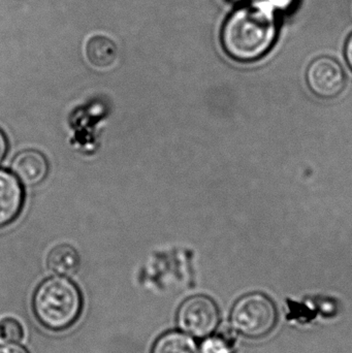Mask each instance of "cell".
Listing matches in <instances>:
<instances>
[{
  "label": "cell",
  "instance_id": "10",
  "mask_svg": "<svg viewBox=\"0 0 352 353\" xmlns=\"http://www.w3.org/2000/svg\"><path fill=\"white\" fill-rule=\"evenodd\" d=\"M151 353H200L198 344L188 334L169 332L155 341Z\"/></svg>",
  "mask_w": 352,
  "mask_h": 353
},
{
  "label": "cell",
  "instance_id": "5",
  "mask_svg": "<svg viewBox=\"0 0 352 353\" xmlns=\"http://www.w3.org/2000/svg\"><path fill=\"white\" fill-rule=\"evenodd\" d=\"M308 86L322 99L338 97L345 87V72L338 61L331 57H320L310 63L306 74Z\"/></svg>",
  "mask_w": 352,
  "mask_h": 353
},
{
  "label": "cell",
  "instance_id": "9",
  "mask_svg": "<svg viewBox=\"0 0 352 353\" xmlns=\"http://www.w3.org/2000/svg\"><path fill=\"white\" fill-rule=\"evenodd\" d=\"M47 265L56 275L63 277L74 275L80 268V255L70 245H59L50 251Z\"/></svg>",
  "mask_w": 352,
  "mask_h": 353
},
{
  "label": "cell",
  "instance_id": "14",
  "mask_svg": "<svg viewBox=\"0 0 352 353\" xmlns=\"http://www.w3.org/2000/svg\"><path fill=\"white\" fill-rule=\"evenodd\" d=\"M6 151H8V141L3 132L0 130V161L6 157Z\"/></svg>",
  "mask_w": 352,
  "mask_h": 353
},
{
  "label": "cell",
  "instance_id": "13",
  "mask_svg": "<svg viewBox=\"0 0 352 353\" xmlns=\"http://www.w3.org/2000/svg\"><path fill=\"white\" fill-rule=\"evenodd\" d=\"M0 353H29L22 346L17 343H6V345L0 346Z\"/></svg>",
  "mask_w": 352,
  "mask_h": 353
},
{
  "label": "cell",
  "instance_id": "7",
  "mask_svg": "<svg viewBox=\"0 0 352 353\" xmlns=\"http://www.w3.org/2000/svg\"><path fill=\"white\" fill-rule=\"evenodd\" d=\"M14 176L27 186H35L45 180L49 165L45 155L37 150H25L14 157L12 163Z\"/></svg>",
  "mask_w": 352,
  "mask_h": 353
},
{
  "label": "cell",
  "instance_id": "4",
  "mask_svg": "<svg viewBox=\"0 0 352 353\" xmlns=\"http://www.w3.org/2000/svg\"><path fill=\"white\" fill-rule=\"evenodd\" d=\"M219 310L212 299L194 296L182 303L177 313V323L182 331L196 338L208 337L219 323Z\"/></svg>",
  "mask_w": 352,
  "mask_h": 353
},
{
  "label": "cell",
  "instance_id": "16",
  "mask_svg": "<svg viewBox=\"0 0 352 353\" xmlns=\"http://www.w3.org/2000/svg\"><path fill=\"white\" fill-rule=\"evenodd\" d=\"M234 1H242V0H234Z\"/></svg>",
  "mask_w": 352,
  "mask_h": 353
},
{
  "label": "cell",
  "instance_id": "12",
  "mask_svg": "<svg viewBox=\"0 0 352 353\" xmlns=\"http://www.w3.org/2000/svg\"><path fill=\"white\" fill-rule=\"evenodd\" d=\"M202 353H231V347L223 338L212 337L203 343Z\"/></svg>",
  "mask_w": 352,
  "mask_h": 353
},
{
  "label": "cell",
  "instance_id": "3",
  "mask_svg": "<svg viewBox=\"0 0 352 353\" xmlns=\"http://www.w3.org/2000/svg\"><path fill=\"white\" fill-rule=\"evenodd\" d=\"M231 325L248 338L265 337L272 332L277 323V309L266 294H250L240 299L231 315Z\"/></svg>",
  "mask_w": 352,
  "mask_h": 353
},
{
  "label": "cell",
  "instance_id": "15",
  "mask_svg": "<svg viewBox=\"0 0 352 353\" xmlns=\"http://www.w3.org/2000/svg\"><path fill=\"white\" fill-rule=\"evenodd\" d=\"M345 57H346L347 63L352 70V34L349 37L345 46Z\"/></svg>",
  "mask_w": 352,
  "mask_h": 353
},
{
  "label": "cell",
  "instance_id": "2",
  "mask_svg": "<svg viewBox=\"0 0 352 353\" xmlns=\"http://www.w3.org/2000/svg\"><path fill=\"white\" fill-rule=\"evenodd\" d=\"M33 312L37 321L50 331L70 329L80 317L83 299L80 290L68 278L52 277L35 290Z\"/></svg>",
  "mask_w": 352,
  "mask_h": 353
},
{
  "label": "cell",
  "instance_id": "1",
  "mask_svg": "<svg viewBox=\"0 0 352 353\" xmlns=\"http://www.w3.org/2000/svg\"><path fill=\"white\" fill-rule=\"evenodd\" d=\"M277 37L273 8L267 3L243 6L225 22L221 41L227 55L240 62H252L268 53Z\"/></svg>",
  "mask_w": 352,
  "mask_h": 353
},
{
  "label": "cell",
  "instance_id": "8",
  "mask_svg": "<svg viewBox=\"0 0 352 353\" xmlns=\"http://www.w3.org/2000/svg\"><path fill=\"white\" fill-rule=\"evenodd\" d=\"M86 57L89 63L96 68H109L118 58V48L109 37L94 35L86 43Z\"/></svg>",
  "mask_w": 352,
  "mask_h": 353
},
{
  "label": "cell",
  "instance_id": "6",
  "mask_svg": "<svg viewBox=\"0 0 352 353\" xmlns=\"http://www.w3.org/2000/svg\"><path fill=\"white\" fill-rule=\"evenodd\" d=\"M24 192L16 176L0 170V228L12 223L23 207Z\"/></svg>",
  "mask_w": 352,
  "mask_h": 353
},
{
  "label": "cell",
  "instance_id": "11",
  "mask_svg": "<svg viewBox=\"0 0 352 353\" xmlns=\"http://www.w3.org/2000/svg\"><path fill=\"white\" fill-rule=\"evenodd\" d=\"M24 337V330L18 319L12 316L0 319V341L18 343Z\"/></svg>",
  "mask_w": 352,
  "mask_h": 353
}]
</instances>
